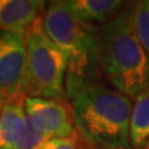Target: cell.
<instances>
[{
  "instance_id": "cell-3",
  "label": "cell",
  "mask_w": 149,
  "mask_h": 149,
  "mask_svg": "<svg viewBox=\"0 0 149 149\" xmlns=\"http://www.w3.org/2000/svg\"><path fill=\"white\" fill-rule=\"evenodd\" d=\"M101 68L112 86L129 98L149 90V56L134 30L132 8L120 10L102 30Z\"/></svg>"
},
{
  "instance_id": "cell-4",
  "label": "cell",
  "mask_w": 149,
  "mask_h": 149,
  "mask_svg": "<svg viewBox=\"0 0 149 149\" xmlns=\"http://www.w3.org/2000/svg\"><path fill=\"white\" fill-rule=\"evenodd\" d=\"M27 57L26 97L54 100L65 103L67 60L44 29L42 16L25 34Z\"/></svg>"
},
{
  "instance_id": "cell-1",
  "label": "cell",
  "mask_w": 149,
  "mask_h": 149,
  "mask_svg": "<svg viewBox=\"0 0 149 149\" xmlns=\"http://www.w3.org/2000/svg\"><path fill=\"white\" fill-rule=\"evenodd\" d=\"M71 116L77 134L95 149H132L130 116L133 103L117 90L91 82L71 95Z\"/></svg>"
},
{
  "instance_id": "cell-8",
  "label": "cell",
  "mask_w": 149,
  "mask_h": 149,
  "mask_svg": "<svg viewBox=\"0 0 149 149\" xmlns=\"http://www.w3.org/2000/svg\"><path fill=\"white\" fill-rule=\"evenodd\" d=\"M44 8L42 0H0V31L25 36Z\"/></svg>"
},
{
  "instance_id": "cell-14",
  "label": "cell",
  "mask_w": 149,
  "mask_h": 149,
  "mask_svg": "<svg viewBox=\"0 0 149 149\" xmlns=\"http://www.w3.org/2000/svg\"><path fill=\"white\" fill-rule=\"evenodd\" d=\"M147 149H149V146H148V147H147Z\"/></svg>"
},
{
  "instance_id": "cell-10",
  "label": "cell",
  "mask_w": 149,
  "mask_h": 149,
  "mask_svg": "<svg viewBox=\"0 0 149 149\" xmlns=\"http://www.w3.org/2000/svg\"><path fill=\"white\" fill-rule=\"evenodd\" d=\"M130 146L132 149L149 146V90L134 100L130 116Z\"/></svg>"
},
{
  "instance_id": "cell-12",
  "label": "cell",
  "mask_w": 149,
  "mask_h": 149,
  "mask_svg": "<svg viewBox=\"0 0 149 149\" xmlns=\"http://www.w3.org/2000/svg\"><path fill=\"white\" fill-rule=\"evenodd\" d=\"M77 133L72 137H67V138H52V139H47L45 141L39 149H80L81 144L78 141Z\"/></svg>"
},
{
  "instance_id": "cell-9",
  "label": "cell",
  "mask_w": 149,
  "mask_h": 149,
  "mask_svg": "<svg viewBox=\"0 0 149 149\" xmlns=\"http://www.w3.org/2000/svg\"><path fill=\"white\" fill-rule=\"evenodd\" d=\"M73 15L86 24H103L112 20L123 6L119 0H66Z\"/></svg>"
},
{
  "instance_id": "cell-7",
  "label": "cell",
  "mask_w": 149,
  "mask_h": 149,
  "mask_svg": "<svg viewBox=\"0 0 149 149\" xmlns=\"http://www.w3.org/2000/svg\"><path fill=\"white\" fill-rule=\"evenodd\" d=\"M25 108L32 125L46 139L67 138L76 134L71 111L62 102L26 97Z\"/></svg>"
},
{
  "instance_id": "cell-2",
  "label": "cell",
  "mask_w": 149,
  "mask_h": 149,
  "mask_svg": "<svg viewBox=\"0 0 149 149\" xmlns=\"http://www.w3.org/2000/svg\"><path fill=\"white\" fill-rule=\"evenodd\" d=\"M42 19L46 34L67 60L66 95L96 82L101 68V35L96 27L74 16L66 0L50 1Z\"/></svg>"
},
{
  "instance_id": "cell-5",
  "label": "cell",
  "mask_w": 149,
  "mask_h": 149,
  "mask_svg": "<svg viewBox=\"0 0 149 149\" xmlns=\"http://www.w3.org/2000/svg\"><path fill=\"white\" fill-rule=\"evenodd\" d=\"M27 57L25 36L0 31V107L26 97Z\"/></svg>"
},
{
  "instance_id": "cell-6",
  "label": "cell",
  "mask_w": 149,
  "mask_h": 149,
  "mask_svg": "<svg viewBox=\"0 0 149 149\" xmlns=\"http://www.w3.org/2000/svg\"><path fill=\"white\" fill-rule=\"evenodd\" d=\"M25 98L9 101L0 107V149H39L47 141L32 125Z\"/></svg>"
},
{
  "instance_id": "cell-13",
  "label": "cell",
  "mask_w": 149,
  "mask_h": 149,
  "mask_svg": "<svg viewBox=\"0 0 149 149\" xmlns=\"http://www.w3.org/2000/svg\"><path fill=\"white\" fill-rule=\"evenodd\" d=\"M80 149H95V148H92V147H90V146H85V144H81V148Z\"/></svg>"
},
{
  "instance_id": "cell-11",
  "label": "cell",
  "mask_w": 149,
  "mask_h": 149,
  "mask_svg": "<svg viewBox=\"0 0 149 149\" xmlns=\"http://www.w3.org/2000/svg\"><path fill=\"white\" fill-rule=\"evenodd\" d=\"M132 16L137 37L149 56V0L134 3L132 6Z\"/></svg>"
}]
</instances>
